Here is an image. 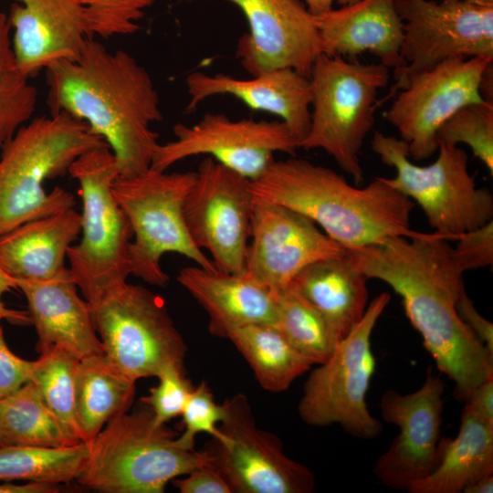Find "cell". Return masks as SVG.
<instances>
[{
	"label": "cell",
	"mask_w": 493,
	"mask_h": 493,
	"mask_svg": "<svg viewBox=\"0 0 493 493\" xmlns=\"http://www.w3.org/2000/svg\"><path fill=\"white\" fill-rule=\"evenodd\" d=\"M173 482L181 493H232L226 480L210 461Z\"/></svg>",
	"instance_id": "41"
},
{
	"label": "cell",
	"mask_w": 493,
	"mask_h": 493,
	"mask_svg": "<svg viewBox=\"0 0 493 493\" xmlns=\"http://www.w3.org/2000/svg\"><path fill=\"white\" fill-rule=\"evenodd\" d=\"M322 53L356 60L363 52L393 69L405 68L401 57L403 24L396 0H359L317 16Z\"/></svg>",
	"instance_id": "22"
},
{
	"label": "cell",
	"mask_w": 493,
	"mask_h": 493,
	"mask_svg": "<svg viewBox=\"0 0 493 493\" xmlns=\"http://www.w3.org/2000/svg\"><path fill=\"white\" fill-rule=\"evenodd\" d=\"M466 402L465 411L493 426V376L478 384Z\"/></svg>",
	"instance_id": "43"
},
{
	"label": "cell",
	"mask_w": 493,
	"mask_h": 493,
	"mask_svg": "<svg viewBox=\"0 0 493 493\" xmlns=\"http://www.w3.org/2000/svg\"><path fill=\"white\" fill-rule=\"evenodd\" d=\"M449 240L435 232L395 236L346 249L351 263L368 278L382 280L402 299L406 317L440 372L466 401L493 376L491 353L461 320L456 303L464 292V272Z\"/></svg>",
	"instance_id": "1"
},
{
	"label": "cell",
	"mask_w": 493,
	"mask_h": 493,
	"mask_svg": "<svg viewBox=\"0 0 493 493\" xmlns=\"http://www.w3.org/2000/svg\"><path fill=\"white\" fill-rule=\"evenodd\" d=\"M390 299L391 295L386 292L375 297L331 356L311 372L298 406L306 424H337L362 439L380 435L382 423L370 413L366 397L376 367L372 334Z\"/></svg>",
	"instance_id": "10"
},
{
	"label": "cell",
	"mask_w": 493,
	"mask_h": 493,
	"mask_svg": "<svg viewBox=\"0 0 493 493\" xmlns=\"http://www.w3.org/2000/svg\"><path fill=\"white\" fill-rule=\"evenodd\" d=\"M35 364L36 360H25L9 349L0 323V399L28 382Z\"/></svg>",
	"instance_id": "40"
},
{
	"label": "cell",
	"mask_w": 493,
	"mask_h": 493,
	"mask_svg": "<svg viewBox=\"0 0 493 493\" xmlns=\"http://www.w3.org/2000/svg\"><path fill=\"white\" fill-rule=\"evenodd\" d=\"M177 281L208 315L209 332L220 338L250 324L275 325V294L247 273H226L200 266L182 268Z\"/></svg>",
	"instance_id": "24"
},
{
	"label": "cell",
	"mask_w": 493,
	"mask_h": 493,
	"mask_svg": "<svg viewBox=\"0 0 493 493\" xmlns=\"http://www.w3.org/2000/svg\"><path fill=\"white\" fill-rule=\"evenodd\" d=\"M386 66L321 54L310 76V125L299 148L321 149L359 184L360 152L374 124L378 91L389 81Z\"/></svg>",
	"instance_id": "7"
},
{
	"label": "cell",
	"mask_w": 493,
	"mask_h": 493,
	"mask_svg": "<svg viewBox=\"0 0 493 493\" xmlns=\"http://www.w3.org/2000/svg\"><path fill=\"white\" fill-rule=\"evenodd\" d=\"M403 24L401 57L395 75L376 109L393 99L413 76L452 58H493V4L470 0H396Z\"/></svg>",
	"instance_id": "13"
},
{
	"label": "cell",
	"mask_w": 493,
	"mask_h": 493,
	"mask_svg": "<svg viewBox=\"0 0 493 493\" xmlns=\"http://www.w3.org/2000/svg\"><path fill=\"white\" fill-rule=\"evenodd\" d=\"M225 414L224 404H216L211 389L202 382L194 387L181 414L184 430L177 436L178 442L184 448L194 449L198 434L206 433L212 438L220 439L219 425Z\"/></svg>",
	"instance_id": "37"
},
{
	"label": "cell",
	"mask_w": 493,
	"mask_h": 493,
	"mask_svg": "<svg viewBox=\"0 0 493 493\" xmlns=\"http://www.w3.org/2000/svg\"><path fill=\"white\" fill-rule=\"evenodd\" d=\"M438 144L469 146L493 174V100L472 103L456 111L437 130Z\"/></svg>",
	"instance_id": "35"
},
{
	"label": "cell",
	"mask_w": 493,
	"mask_h": 493,
	"mask_svg": "<svg viewBox=\"0 0 493 493\" xmlns=\"http://www.w3.org/2000/svg\"><path fill=\"white\" fill-rule=\"evenodd\" d=\"M173 131L175 139L158 145L152 168L167 171L180 161L203 154L253 181L275 161L276 152L294 154L299 148L281 121H234L207 112L197 123H177Z\"/></svg>",
	"instance_id": "16"
},
{
	"label": "cell",
	"mask_w": 493,
	"mask_h": 493,
	"mask_svg": "<svg viewBox=\"0 0 493 493\" xmlns=\"http://www.w3.org/2000/svg\"><path fill=\"white\" fill-rule=\"evenodd\" d=\"M156 377L159 379L157 385L151 388L141 402L151 407L155 424L165 425L181 415L194 387L181 365H168Z\"/></svg>",
	"instance_id": "38"
},
{
	"label": "cell",
	"mask_w": 493,
	"mask_h": 493,
	"mask_svg": "<svg viewBox=\"0 0 493 493\" xmlns=\"http://www.w3.org/2000/svg\"><path fill=\"white\" fill-rule=\"evenodd\" d=\"M254 196L250 180L205 157L184 204V216L195 246L206 250L215 268L245 273Z\"/></svg>",
	"instance_id": "15"
},
{
	"label": "cell",
	"mask_w": 493,
	"mask_h": 493,
	"mask_svg": "<svg viewBox=\"0 0 493 493\" xmlns=\"http://www.w3.org/2000/svg\"><path fill=\"white\" fill-rule=\"evenodd\" d=\"M453 247V257L465 273L493 264V221L460 235Z\"/></svg>",
	"instance_id": "39"
},
{
	"label": "cell",
	"mask_w": 493,
	"mask_h": 493,
	"mask_svg": "<svg viewBox=\"0 0 493 493\" xmlns=\"http://www.w3.org/2000/svg\"><path fill=\"white\" fill-rule=\"evenodd\" d=\"M236 346L267 391L287 390L312 363L299 352L271 324H250L231 331L227 338Z\"/></svg>",
	"instance_id": "29"
},
{
	"label": "cell",
	"mask_w": 493,
	"mask_h": 493,
	"mask_svg": "<svg viewBox=\"0 0 493 493\" xmlns=\"http://www.w3.org/2000/svg\"><path fill=\"white\" fill-rule=\"evenodd\" d=\"M84 8L92 37L110 38L136 33L154 0H76Z\"/></svg>",
	"instance_id": "36"
},
{
	"label": "cell",
	"mask_w": 493,
	"mask_h": 493,
	"mask_svg": "<svg viewBox=\"0 0 493 493\" xmlns=\"http://www.w3.org/2000/svg\"><path fill=\"white\" fill-rule=\"evenodd\" d=\"M135 383L104 354L79 360L75 374V414L84 443H91L105 424L128 412L134 398Z\"/></svg>",
	"instance_id": "28"
},
{
	"label": "cell",
	"mask_w": 493,
	"mask_h": 493,
	"mask_svg": "<svg viewBox=\"0 0 493 493\" xmlns=\"http://www.w3.org/2000/svg\"><path fill=\"white\" fill-rule=\"evenodd\" d=\"M195 178V171L167 173L150 167L137 175L115 179L113 196L133 231L129 247L131 275L152 286H166L169 276L161 266L166 253L216 269L193 242L184 221V200Z\"/></svg>",
	"instance_id": "9"
},
{
	"label": "cell",
	"mask_w": 493,
	"mask_h": 493,
	"mask_svg": "<svg viewBox=\"0 0 493 493\" xmlns=\"http://www.w3.org/2000/svg\"><path fill=\"white\" fill-rule=\"evenodd\" d=\"M81 231L74 208L27 221L0 236V266L16 280L49 281L63 275Z\"/></svg>",
	"instance_id": "25"
},
{
	"label": "cell",
	"mask_w": 493,
	"mask_h": 493,
	"mask_svg": "<svg viewBox=\"0 0 493 493\" xmlns=\"http://www.w3.org/2000/svg\"><path fill=\"white\" fill-rule=\"evenodd\" d=\"M244 14L248 32L236 55L251 76L290 68L309 78L322 54L317 16L300 0H226Z\"/></svg>",
	"instance_id": "19"
},
{
	"label": "cell",
	"mask_w": 493,
	"mask_h": 493,
	"mask_svg": "<svg viewBox=\"0 0 493 493\" xmlns=\"http://www.w3.org/2000/svg\"><path fill=\"white\" fill-rule=\"evenodd\" d=\"M493 58H452L410 78L385 112L411 159H428L438 149L439 127L459 109L492 99Z\"/></svg>",
	"instance_id": "12"
},
{
	"label": "cell",
	"mask_w": 493,
	"mask_h": 493,
	"mask_svg": "<svg viewBox=\"0 0 493 493\" xmlns=\"http://www.w3.org/2000/svg\"><path fill=\"white\" fill-rule=\"evenodd\" d=\"M39 353L29 381L35 383L68 438L81 443L75 414V374L79 360L58 346Z\"/></svg>",
	"instance_id": "33"
},
{
	"label": "cell",
	"mask_w": 493,
	"mask_h": 493,
	"mask_svg": "<svg viewBox=\"0 0 493 493\" xmlns=\"http://www.w3.org/2000/svg\"><path fill=\"white\" fill-rule=\"evenodd\" d=\"M188 112L206 99L229 95L256 110L278 116L299 143L310 125L311 89L309 79L290 68H280L242 79L226 74L194 71L187 75Z\"/></svg>",
	"instance_id": "21"
},
{
	"label": "cell",
	"mask_w": 493,
	"mask_h": 493,
	"mask_svg": "<svg viewBox=\"0 0 493 493\" xmlns=\"http://www.w3.org/2000/svg\"><path fill=\"white\" fill-rule=\"evenodd\" d=\"M275 297L278 318L274 326L312 365L325 362L338 341L321 315L291 288Z\"/></svg>",
	"instance_id": "32"
},
{
	"label": "cell",
	"mask_w": 493,
	"mask_h": 493,
	"mask_svg": "<svg viewBox=\"0 0 493 493\" xmlns=\"http://www.w3.org/2000/svg\"><path fill=\"white\" fill-rule=\"evenodd\" d=\"M16 282L27 301V312L38 338V352L58 346L78 360L104 354L90 306L79 296L68 267L49 281Z\"/></svg>",
	"instance_id": "23"
},
{
	"label": "cell",
	"mask_w": 493,
	"mask_h": 493,
	"mask_svg": "<svg viewBox=\"0 0 493 493\" xmlns=\"http://www.w3.org/2000/svg\"><path fill=\"white\" fill-rule=\"evenodd\" d=\"M108 146L88 125L63 112L31 119L0 152V236L37 218L74 208V195L44 182L68 173L91 150Z\"/></svg>",
	"instance_id": "4"
},
{
	"label": "cell",
	"mask_w": 493,
	"mask_h": 493,
	"mask_svg": "<svg viewBox=\"0 0 493 493\" xmlns=\"http://www.w3.org/2000/svg\"><path fill=\"white\" fill-rule=\"evenodd\" d=\"M371 148L396 171L394 177H383L385 183L420 205L435 233L456 241L492 221L493 195L477 187L457 145L438 144L436 160L425 166L414 163L407 144L394 136L375 131Z\"/></svg>",
	"instance_id": "8"
},
{
	"label": "cell",
	"mask_w": 493,
	"mask_h": 493,
	"mask_svg": "<svg viewBox=\"0 0 493 493\" xmlns=\"http://www.w3.org/2000/svg\"><path fill=\"white\" fill-rule=\"evenodd\" d=\"M76 444L66 435L33 382L0 399V446L61 447Z\"/></svg>",
	"instance_id": "30"
},
{
	"label": "cell",
	"mask_w": 493,
	"mask_h": 493,
	"mask_svg": "<svg viewBox=\"0 0 493 493\" xmlns=\"http://www.w3.org/2000/svg\"><path fill=\"white\" fill-rule=\"evenodd\" d=\"M17 288L16 279L8 275L0 266V321L6 320L8 322L16 325L31 324L27 311L9 309L2 300L5 293Z\"/></svg>",
	"instance_id": "44"
},
{
	"label": "cell",
	"mask_w": 493,
	"mask_h": 493,
	"mask_svg": "<svg viewBox=\"0 0 493 493\" xmlns=\"http://www.w3.org/2000/svg\"><path fill=\"white\" fill-rule=\"evenodd\" d=\"M7 18L16 64L29 79L57 61L76 59L93 38L76 0H15Z\"/></svg>",
	"instance_id": "20"
},
{
	"label": "cell",
	"mask_w": 493,
	"mask_h": 493,
	"mask_svg": "<svg viewBox=\"0 0 493 493\" xmlns=\"http://www.w3.org/2000/svg\"><path fill=\"white\" fill-rule=\"evenodd\" d=\"M493 475V426L463 409L455 438L440 440V458L409 493H462L476 481Z\"/></svg>",
	"instance_id": "27"
},
{
	"label": "cell",
	"mask_w": 493,
	"mask_h": 493,
	"mask_svg": "<svg viewBox=\"0 0 493 493\" xmlns=\"http://www.w3.org/2000/svg\"><path fill=\"white\" fill-rule=\"evenodd\" d=\"M58 491V484L53 483L15 484L14 482H0V493H56Z\"/></svg>",
	"instance_id": "45"
},
{
	"label": "cell",
	"mask_w": 493,
	"mask_h": 493,
	"mask_svg": "<svg viewBox=\"0 0 493 493\" xmlns=\"http://www.w3.org/2000/svg\"><path fill=\"white\" fill-rule=\"evenodd\" d=\"M493 475L487 476L475 483L467 486L463 493H492Z\"/></svg>",
	"instance_id": "47"
},
{
	"label": "cell",
	"mask_w": 493,
	"mask_h": 493,
	"mask_svg": "<svg viewBox=\"0 0 493 493\" xmlns=\"http://www.w3.org/2000/svg\"><path fill=\"white\" fill-rule=\"evenodd\" d=\"M368 279L345 255L307 266L289 288L321 315L339 343L365 313Z\"/></svg>",
	"instance_id": "26"
},
{
	"label": "cell",
	"mask_w": 493,
	"mask_h": 493,
	"mask_svg": "<svg viewBox=\"0 0 493 493\" xmlns=\"http://www.w3.org/2000/svg\"><path fill=\"white\" fill-rule=\"evenodd\" d=\"M446 1H455V0H446ZM470 1L480 3V4H493V0H470Z\"/></svg>",
	"instance_id": "48"
},
{
	"label": "cell",
	"mask_w": 493,
	"mask_h": 493,
	"mask_svg": "<svg viewBox=\"0 0 493 493\" xmlns=\"http://www.w3.org/2000/svg\"><path fill=\"white\" fill-rule=\"evenodd\" d=\"M88 445L76 481L104 493H163L170 481L210 461L205 450L182 446L149 412L117 415Z\"/></svg>",
	"instance_id": "5"
},
{
	"label": "cell",
	"mask_w": 493,
	"mask_h": 493,
	"mask_svg": "<svg viewBox=\"0 0 493 493\" xmlns=\"http://www.w3.org/2000/svg\"><path fill=\"white\" fill-rule=\"evenodd\" d=\"M308 10L315 16H320L333 8L335 2L346 5L358 2L359 0H303Z\"/></svg>",
	"instance_id": "46"
},
{
	"label": "cell",
	"mask_w": 493,
	"mask_h": 493,
	"mask_svg": "<svg viewBox=\"0 0 493 493\" xmlns=\"http://www.w3.org/2000/svg\"><path fill=\"white\" fill-rule=\"evenodd\" d=\"M456 309L464 323L480 342L493 353V324L478 312L466 290L459 296Z\"/></svg>",
	"instance_id": "42"
},
{
	"label": "cell",
	"mask_w": 493,
	"mask_h": 493,
	"mask_svg": "<svg viewBox=\"0 0 493 493\" xmlns=\"http://www.w3.org/2000/svg\"><path fill=\"white\" fill-rule=\"evenodd\" d=\"M254 198L290 208L319 225L345 249L414 237L415 204L376 177L365 187L351 185L334 170L301 158L274 161L250 181Z\"/></svg>",
	"instance_id": "3"
},
{
	"label": "cell",
	"mask_w": 493,
	"mask_h": 493,
	"mask_svg": "<svg viewBox=\"0 0 493 493\" xmlns=\"http://www.w3.org/2000/svg\"><path fill=\"white\" fill-rule=\"evenodd\" d=\"M346 255V249L305 215L286 206L254 198L246 273L274 294L319 260Z\"/></svg>",
	"instance_id": "18"
},
{
	"label": "cell",
	"mask_w": 493,
	"mask_h": 493,
	"mask_svg": "<svg viewBox=\"0 0 493 493\" xmlns=\"http://www.w3.org/2000/svg\"><path fill=\"white\" fill-rule=\"evenodd\" d=\"M68 173L79 182L82 200V236L68 250V270L84 299L93 307L127 283L133 231L112 194L120 172L109 146L79 156Z\"/></svg>",
	"instance_id": "6"
},
{
	"label": "cell",
	"mask_w": 493,
	"mask_h": 493,
	"mask_svg": "<svg viewBox=\"0 0 493 493\" xmlns=\"http://www.w3.org/2000/svg\"><path fill=\"white\" fill-rule=\"evenodd\" d=\"M19 69L7 15L0 12V152L20 127L33 119L37 90Z\"/></svg>",
	"instance_id": "34"
},
{
	"label": "cell",
	"mask_w": 493,
	"mask_h": 493,
	"mask_svg": "<svg viewBox=\"0 0 493 493\" xmlns=\"http://www.w3.org/2000/svg\"><path fill=\"white\" fill-rule=\"evenodd\" d=\"M45 74L50 114H68L102 138L121 177L151 167L160 144L152 125L163 113L152 78L133 56L88 38L76 59L57 61Z\"/></svg>",
	"instance_id": "2"
},
{
	"label": "cell",
	"mask_w": 493,
	"mask_h": 493,
	"mask_svg": "<svg viewBox=\"0 0 493 493\" xmlns=\"http://www.w3.org/2000/svg\"><path fill=\"white\" fill-rule=\"evenodd\" d=\"M444 392L443 379L428 372L416 391L404 394L389 389L381 396L383 420L399 428L373 467L375 477L384 486L407 490L437 466Z\"/></svg>",
	"instance_id": "17"
},
{
	"label": "cell",
	"mask_w": 493,
	"mask_h": 493,
	"mask_svg": "<svg viewBox=\"0 0 493 493\" xmlns=\"http://www.w3.org/2000/svg\"><path fill=\"white\" fill-rule=\"evenodd\" d=\"M90 309L104 355L131 381L184 366L185 342L163 299L149 288L127 282Z\"/></svg>",
	"instance_id": "11"
},
{
	"label": "cell",
	"mask_w": 493,
	"mask_h": 493,
	"mask_svg": "<svg viewBox=\"0 0 493 493\" xmlns=\"http://www.w3.org/2000/svg\"><path fill=\"white\" fill-rule=\"evenodd\" d=\"M223 404L222 437L212 438L205 451L232 493L313 492V473L289 458L276 435L257 426L245 394L237 393Z\"/></svg>",
	"instance_id": "14"
},
{
	"label": "cell",
	"mask_w": 493,
	"mask_h": 493,
	"mask_svg": "<svg viewBox=\"0 0 493 493\" xmlns=\"http://www.w3.org/2000/svg\"><path fill=\"white\" fill-rule=\"evenodd\" d=\"M89 445L69 446H0V482L69 483L79 476Z\"/></svg>",
	"instance_id": "31"
}]
</instances>
